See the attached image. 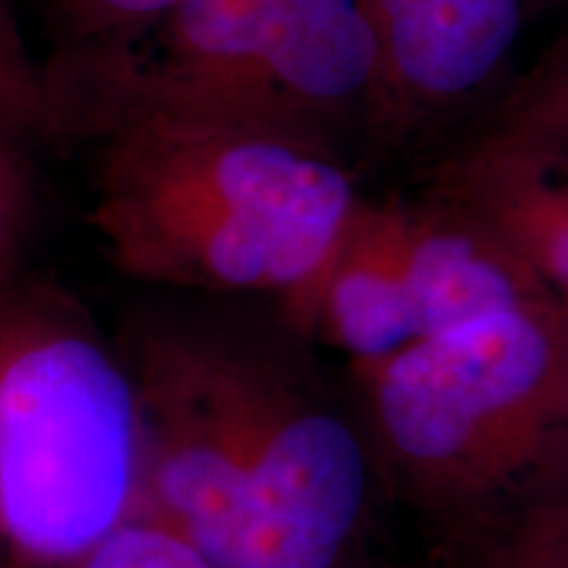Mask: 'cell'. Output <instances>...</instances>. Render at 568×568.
<instances>
[{
  "label": "cell",
  "mask_w": 568,
  "mask_h": 568,
  "mask_svg": "<svg viewBox=\"0 0 568 568\" xmlns=\"http://www.w3.org/2000/svg\"><path fill=\"white\" fill-rule=\"evenodd\" d=\"M142 508L213 568H355L387 485L361 416L266 347L145 324L124 351Z\"/></svg>",
  "instance_id": "1"
},
{
  "label": "cell",
  "mask_w": 568,
  "mask_h": 568,
  "mask_svg": "<svg viewBox=\"0 0 568 568\" xmlns=\"http://www.w3.org/2000/svg\"><path fill=\"white\" fill-rule=\"evenodd\" d=\"M95 138L98 234L142 282L287 301L361 203L337 153L282 134L130 119Z\"/></svg>",
  "instance_id": "2"
},
{
  "label": "cell",
  "mask_w": 568,
  "mask_h": 568,
  "mask_svg": "<svg viewBox=\"0 0 568 568\" xmlns=\"http://www.w3.org/2000/svg\"><path fill=\"white\" fill-rule=\"evenodd\" d=\"M48 74L63 132L172 119L339 155L347 130L374 132L385 59L368 0H182Z\"/></svg>",
  "instance_id": "3"
},
{
  "label": "cell",
  "mask_w": 568,
  "mask_h": 568,
  "mask_svg": "<svg viewBox=\"0 0 568 568\" xmlns=\"http://www.w3.org/2000/svg\"><path fill=\"white\" fill-rule=\"evenodd\" d=\"M351 372L385 481L450 537L568 481V305L556 297Z\"/></svg>",
  "instance_id": "4"
},
{
  "label": "cell",
  "mask_w": 568,
  "mask_h": 568,
  "mask_svg": "<svg viewBox=\"0 0 568 568\" xmlns=\"http://www.w3.org/2000/svg\"><path fill=\"white\" fill-rule=\"evenodd\" d=\"M142 508L132 368L69 301L0 303V568H71Z\"/></svg>",
  "instance_id": "5"
},
{
  "label": "cell",
  "mask_w": 568,
  "mask_h": 568,
  "mask_svg": "<svg viewBox=\"0 0 568 568\" xmlns=\"http://www.w3.org/2000/svg\"><path fill=\"white\" fill-rule=\"evenodd\" d=\"M382 40L376 138L395 140L477 101L514 53L524 0H368Z\"/></svg>",
  "instance_id": "6"
},
{
  "label": "cell",
  "mask_w": 568,
  "mask_h": 568,
  "mask_svg": "<svg viewBox=\"0 0 568 568\" xmlns=\"http://www.w3.org/2000/svg\"><path fill=\"white\" fill-rule=\"evenodd\" d=\"M424 195L471 219L568 305V153L479 130L439 163Z\"/></svg>",
  "instance_id": "7"
},
{
  "label": "cell",
  "mask_w": 568,
  "mask_h": 568,
  "mask_svg": "<svg viewBox=\"0 0 568 568\" xmlns=\"http://www.w3.org/2000/svg\"><path fill=\"white\" fill-rule=\"evenodd\" d=\"M282 305L297 332L324 339L351 366L374 364L416 343L403 268V201L361 197L324 266Z\"/></svg>",
  "instance_id": "8"
},
{
  "label": "cell",
  "mask_w": 568,
  "mask_h": 568,
  "mask_svg": "<svg viewBox=\"0 0 568 568\" xmlns=\"http://www.w3.org/2000/svg\"><path fill=\"white\" fill-rule=\"evenodd\" d=\"M450 542V568H568V481Z\"/></svg>",
  "instance_id": "9"
},
{
  "label": "cell",
  "mask_w": 568,
  "mask_h": 568,
  "mask_svg": "<svg viewBox=\"0 0 568 568\" xmlns=\"http://www.w3.org/2000/svg\"><path fill=\"white\" fill-rule=\"evenodd\" d=\"M481 130L518 145L568 153V38L510 88Z\"/></svg>",
  "instance_id": "10"
},
{
  "label": "cell",
  "mask_w": 568,
  "mask_h": 568,
  "mask_svg": "<svg viewBox=\"0 0 568 568\" xmlns=\"http://www.w3.org/2000/svg\"><path fill=\"white\" fill-rule=\"evenodd\" d=\"M0 119L48 138L63 134L51 77L32 59L6 0H0Z\"/></svg>",
  "instance_id": "11"
},
{
  "label": "cell",
  "mask_w": 568,
  "mask_h": 568,
  "mask_svg": "<svg viewBox=\"0 0 568 568\" xmlns=\"http://www.w3.org/2000/svg\"><path fill=\"white\" fill-rule=\"evenodd\" d=\"M176 3L182 0H45L55 27L67 38V53L124 38Z\"/></svg>",
  "instance_id": "12"
},
{
  "label": "cell",
  "mask_w": 568,
  "mask_h": 568,
  "mask_svg": "<svg viewBox=\"0 0 568 568\" xmlns=\"http://www.w3.org/2000/svg\"><path fill=\"white\" fill-rule=\"evenodd\" d=\"M71 568H213L182 537L140 514Z\"/></svg>",
  "instance_id": "13"
},
{
  "label": "cell",
  "mask_w": 568,
  "mask_h": 568,
  "mask_svg": "<svg viewBox=\"0 0 568 568\" xmlns=\"http://www.w3.org/2000/svg\"><path fill=\"white\" fill-rule=\"evenodd\" d=\"M0 219H3V184H0Z\"/></svg>",
  "instance_id": "14"
}]
</instances>
